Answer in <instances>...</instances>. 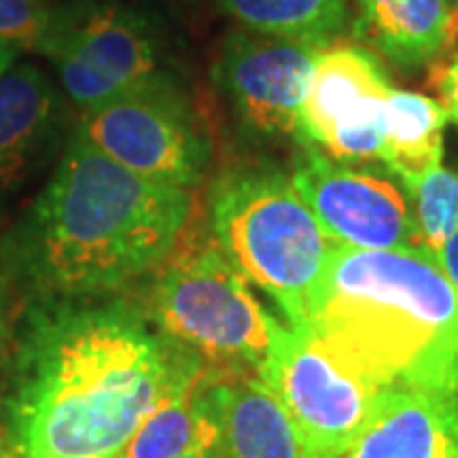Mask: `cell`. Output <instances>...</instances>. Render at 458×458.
Masks as SVG:
<instances>
[{"label": "cell", "mask_w": 458, "mask_h": 458, "mask_svg": "<svg viewBox=\"0 0 458 458\" xmlns=\"http://www.w3.org/2000/svg\"><path fill=\"white\" fill-rule=\"evenodd\" d=\"M428 84L436 89L445 117L458 125V44L436 64H430Z\"/></svg>", "instance_id": "20"}, {"label": "cell", "mask_w": 458, "mask_h": 458, "mask_svg": "<svg viewBox=\"0 0 458 458\" xmlns=\"http://www.w3.org/2000/svg\"><path fill=\"white\" fill-rule=\"evenodd\" d=\"M16 56H18V49L8 47V44H0V77H3L11 66L16 64Z\"/></svg>", "instance_id": "23"}, {"label": "cell", "mask_w": 458, "mask_h": 458, "mask_svg": "<svg viewBox=\"0 0 458 458\" xmlns=\"http://www.w3.org/2000/svg\"><path fill=\"white\" fill-rule=\"evenodd\" d=\"M438 265H441V270L445 273V278L454 283V288L458 291V227L456 232L448 237V242L443 245V250L438 252Z\"/></svg>", "instance_id": "22"}, {"label": "cell", "mask_w": 458, "mask_h": 458, "mask_svg": "<svg viewBox=\"0 0 458 458\" xmlns=\"http://www.w3.org/2000/svg\"><path fill=\"white\" fill-rule=\"evenodd\" d=\"M390 77L375 51L334 38L318 51L301 107V146L342 164L379 161Z\"/></svg>", "instance_id": "9"}, {"label": "cell", "mask_w": 458, "mask_h": 458, "mask_svg": "<svg viewBox=\"0 0 458 458\" xmlns=\"http://www.w3.org/2000/svg\"><path fill=\"white\" fill-rule=\"evenodd\" d=\"M324 47L245 29L229 33L214 74L247 131L265 140L301 138V107Z\"/></svg>", "instance_id": "10"}, {"label": "cell", "mask_w": 458, "mask_h": 458, "mask_svg": "<svg viewBox=\"0 0 458 458\" xmlns=\"http://www.w3.org/2000/svg\"><path fill=\"white\" fill-rule=\"evenodd\" d=\"M354 33L397 69L436 64L458 44V0H349Z\"/></svg>", "instance_id": "14"}, {"label": "cell", "mask_w": 458, "mask_h": 458, "mask_svg": "<svg viewBox=\"0 0 458 458\" xmlns=\"http://www.w3.org/2000/svg\"><path fill=\"white\" fill-rule=\"evenodd\" d=\"M179 458H222V430H219V412L212 423L207 426V430L186 454H181Z\"/></svg>", "instance_id": "21"}, {"label": "cell", "mask_w": 458, "mask_h": 458, "mask_svg": "<svg viewBox=\"0 0 458 458\" xmlns=\"http://www.w3.org/2000/svg\"><path fill=\"white\" fill-rule=\"evenodd\" d=\"M0 458H18L16 451H13V445L8 441V433H5V428L0 426Z\"/></svg>", "instance_id": "24"}, {"label": "cell", "mask_w": 458, "mask_h": 458, "mask_svg": "<svg viewBox=\"0 0 458 458\" xmlns=\"http://www.w3.org/2000/svg\"><path fill=\"white\" fill-rule=\"evenodd\" d=\"M64 125V102L33 64L0 77V207L44 165Z\"/></svg>", "instance_id": "13"}, {"label": "cell", "mask_w": 458, "mask_h": 458, "mask_svg": "<svg viewBox=\"0 0 458 458\" xmlns=\"http://www.w3.org/2000/svg\"><path fill=\"white\" fill-rule=\"evenodd\" d=\"M216 247L267 293L285 324H303L327 278L336 242L278 168H237L212 191Z\"/></svg>", "instance_id": "4"}, {"label": "cell", "mask_w": 458, "mask_h": 458, "mask_svg": "<svg viewBox=\"0 0 458 458\" xmlns=\"http://www.w3.org/2000/svg\"><path fill=\"white\" fill-rule=\"evenodd\" d=\"M222 458H311L303 436L255 372L216 375Z\"/></svg>", "instance_id": "15"}, {"label": "cell", "mask_w": 458, "mask_h": 458, "mask_svg": "<svg viewBox=\"0 0 458 458\" xmlns=\"http://www.w3.org/2000/svg\"><path fill=\"white\" fill-rule=\"evenodd\" d=\"M18 458H21V456H18Z\"/></svg>", "instance_id": "26"}, {"label": "cell", "mask_w": 458, "mask_h": 458, "mask_svg": "<svg viewBox=\"0 0 458 458\" xmlns=\"http://www.w3.org/2000/svg\"><path fill=\"white\" fill-rule=\"evenodd\" d=\"M38 51L49 56L64 95L95 110L161 74V47L153 23L120 3L89 5L54 21Z\"/></svg>", "instance_id": "8"}, {"label": "cell", "mask_w": 458, "mask_h": 458, "mask_svg": "<svg viewBox=\"0 0 458 458\" xmlns=\"http://www.w3.org/2000/svg\"><path fill=\"white\" fill-rule=\"evenodd\" d=\"M301 327L377 387L458 394V291L420 247L339 245Z\"/></svg>", "instance_id": "3"}, {"label": "cell", "mask_w": 458, "mask_h": 458, "mask_svg": "<svg viewBox=\"0 0 458 458\" xmlns=\"http://www.w3.org/2000/svg\"><path fill=\"white\" fill-rule=\"evenodd\" d=\"M0 342H3V306H0Z\"/></svg>", "instance_id": "25"}, {"label": "cell", "mask_w": 458, "mask_h": 458, "mask_svg": "<svg viewBox=\"0 0 458 458\" xmlns=\"http://www.w3.org/2000/svg\"><path fill=\"white\" fill-rule=\"evenodd\" d=\"M150 318L216 372L258 375L278 328L216 242L189 245L161 265Z\"/></svg>", "instance_id": "5"}, {"label": "cell", "mask_w": 458, "mask_h": 458, "mask_svg": "<svg viewBox=\"0 0 458 458\" xmlns=\"http://www.w3.org/2000/svg\"><path fill=\"white\" fill-rule=\"evenodd\" d=\"M49 23L51 13L38 0H0V44L38 49Z\"/></svg>", "instance_id": "19"}, {"label": "cell", "mask_w": 458, "mask_h": 458, "mask_svg": "<svg viewBox=\"0 0 458 458\" xmlns=\"http://www.w3.org/2000/svg\"><path fill=\"white\" fill-rule=\"evenodd\" d=\"M74 135L132 174L181 189H194L212 161L191 102L164 72L87 110Z\"/></svg>", "instance_id": "6"}, {"label": "cell", "mask_w": 458, "mask_h": 458, "mask_svg": "<svg viewBox=\"0 0 458 458\" xmlns=\"http://www.w3.org/2000/svg\"><path fill=\"white\" fill-rule=\"evenodd\" d=\"M342 458H458V394L385 387Z\"/></svg>", "instance_id": "12"}, {"label": "cell", "mask_w": 458, "mask_h": 458, "mask_svg": "<svg viewBox=\"0 0 458 458\" xmlns=\"http://www.w3.org/2000/svg\"><path fill=\"white\" fill-rule=\"evenodd\" d=\"M219 8L245 31L321 44L349 21V0H219Z\"/></svg>", "instance_id": "17"}, {"label": "cell", "mask_w": 458, "mask_h": 458, "mask_svg": "<svg viewBox=\"0 0 458 458\" xmlns=\"http://www.w3.org/2000/svg\"><path fill=\"white\" fill-rule=\"evenodd\" d=\"M298 197L328 237L354 250H403L418 245L405 194L385 176L328 158L303 146L291 168Z\"/></svg>", "instance_id": "11"}, {"label": "cell", "mask_w": 458, "mask_h": 458, "mask_svg": "<svg viewBox=\"0 0 458 458\" xmlns=\"http://www.w3.org/2000/svg\"><path fill=\"white\" fill-rule=\"evenodd\" d=\"M189 219V189L143 179L72 135L3 258L36 301L98 298L161 267Z\"/></svg>", "instance_id": "2"}, {"label": "cell", "mask_w": 458, "mask_h": 458, "mask_svg": "<svg viewBox=\"0 0 458 458\" xmlns=\"http://www.w3.org/2000/svg\"><path fill=\"white\" fill-rule=\"evenodd\" d=\"M258 377L291 415L311 458H342L385 390L344 367L309 328L283 321Z\"/></svg>", "instance_id": "7"}, {"label": "cell", "mask_w": 458, "mask_h": 458, "mask_svg": "<svg viewBox=\"0 0 458 458\" xmlns=\"http://www.w3.org/2000/svg\"><path fill=\"white\" fill-rule=\"evenodd\" d=\"M445 110L441 102L420 92L394 89L385 105V143L379 161L403 186L415 183L443 164Z\"/></svg>", "instance_id": "16"}, {"label": "cell", "mask_w": 458, "mask_h": 458, "mask_svg": "<svg viewBox=\"0 0 458 458\" xmlns=\"http://www.w3.org/2000/svg\"><path fill=\"white\" fill-rule=\"evenodd\" d=\"M183 346L128 301H38L5 397L21 458H117L176 375Z\"/></svg>", "instance_id": "1"}, {"label": "cell", "mask_w": 458, "mask_h": 458, "mask_svg": "<svg viewBox=\"0 0 458 458\" xmlns=\"http://www.w3.org/2000/svg\"><path fill=\"white\" fill-rule=\"evenodd\" d=\"M415 219L418 245L438 258L458 227V165H438L423 179L405 186Z\"/></svg>", "instance_id": "18"}]
</instances>
